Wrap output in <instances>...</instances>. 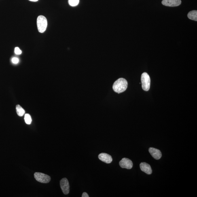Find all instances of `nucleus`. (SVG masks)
Segmentation results:
<instances>
[{
	"label": "nucleus",
	"instance_id": "nucleus-1",
	"mask_svg": "<svg viewBox=\"0 0 197 197\" xmlns=\"http://www.w3.org/2000/svg\"><path fill=\"white\" fill-rule=\"evenodd\" d=\"M128 83L125 79L122 78L117 80L113 83V89L115 92L121 93L125 91L127 88Z\"/></svg>",
	"mask_w": 197,
	"mask_h": 197
},
{
	"label": "nucleus",
	"instance_id": "nucleus-2",
	"mask_svg": "<svg viewBox=\"0 0 197 197\" xmlns=\"http://www.w3.org/2000/svg\"><path fill=\"white\" fill-rule=\"evenodd\" d=\"M48 25V22L46 18L43 16L38 17L37 26L38 29L40 33H43L46 30Z\"/></svg>",
	"mask_w": 197,
	"mask_h": 197
},
{
	"label": "nucleus",
	"instance_id": "nucleus-3",
	"mask_svg": "<svg viewBox=\"0 0 197 197\" xmlns=\"http://www.w3.org/2000/svg\"><path fill=\"white\" fill-rule=\"evenodd\" d=\"M142 88L143 90L148 91L150 88L151 79L149 76L146 72L142 74L141 77Z\"/></svg>",
	"mask_w": 197,
	"mask_h": 197
},
{
	"label": "nucleus",
	"instance_id": "nucleus-4",
	"mask_svg": "<svg viewBox=\"0 0 197 197\" xmlns=\"http://www.w3.org/2000/svg\"><path fill=\"white\" fill-rule=\"evenodd\" d=\"M34 177L37 181L43 183H49L51 180L49 176L40 172H36L34 174Z\"/></svg>",
	"mask_w": 197,
	"mask_h": 197
},
{
	"label": "nucleus",
	"instance_id": "nucleus-5",
	"mask_svg": "<svg viewBox=\"0 0 197 197\" xmlns=\"http://www.w3.org/2000/svg\"><path fill=\"white\" fill-rule=\"evenodd\" d=\"M61 188L64 194L67 195L69 192V181L66 178H63L60 181Z\"/></svg>",
	"mask_w": 197,
	"mask_h": 197
},
{
	"label": "nucleus",
	"instance_id": "nucleus-6",
	"mask_svg": "<svg viewBox=\"0 0 197 197\" xmlns=\"http://www.w3.org/2000/svg\"><path fill=\"white\" fill-rule=\"evenodd\" d=\"M119 165L122 168L130 169L133 166V163L131 160L127 158H124L122 159L119 163Z\"/></svg>",
	"mask_w": 197,
	"mask_h": 197
},
{
	"label": "nucleus",
	"instance_id": "nucleus-7",
	"mask_svg": "<svg viewBox=\"0 0 197 197\" xmlns=\"http://www.w3.org/2000/svg\"><path fill=\"white\" fill-rule=\"evenodd\" d=\"M181 0H163L162 3L165 6L176 7L181 4Z\"/></svg>",
	"mask_w": 197,
	"mask_h": 197
},
{
	"label": "nucleus",
	"instance_id": "nucleus-8",
	"mask_svg": "<svg viewBox=\"0 0 197 197\" xmlns=\"http://www.w3.org/2000/svg\"><path fill=\"white\" fill-rule=\"evenodd\" d=\"M149 151L151 156L156 160H159L162 157V153L159 150L153 147L149 148Z\"/></svg>",
	"mask_w": 197,
	"mask_h": 197
},
{
	"label": "nucleus",
	"instance_id": "nucleus-9",
	"mask_svg": "<svg viewBox=\"0 0 197 197\" xmlns=\"http://www.w3.org/2000/svg\"><path fill=\"white\" fill-rule=\"evenodd\" d=\"M98 158L102 162L107 164L110 163L113 161V158L110 155L105 153H100L98 155Z\"/></svg>",
	"mask_w": 197,
	"mask_h": 197
},
{
	"label": "nucleus",
	"instance_id": "nucleus-10",
	"mask_svg": "<svg viewBox=\"0 0 197 197\" xmlns=\"http://www.w3.org/2000/svg\"><path fill=\"white\" fill-rule=\"evenodd\" d=\"M140 168L142 171L145 172L148 175H151L152 173V170L150 165L146 162H142L140 164Z\"/></svg>",
	"mask_w": 197,
	"mask_h": 197
},
{
	"label": "nucleus",
	"instance_id": "nucleus-11",
	"mask_svg": "<svg viewBox=\"0 0 197 197\" xmlns=\"http://www.w3.org/2000/svg\"><path fill=\"white\" fill-rule=\"evenodd\" d=\"M188 17L191 20L197 21V11L193 10L190 11L188 14Z\"/></svg>",
	"mask_w": 197,
	"mask_h": 197
},
{
	"label": "nucleus",
	"instance_id": "nucleus-12",
	"mask_svg": "<svg viewBox=\"0 0 197 197\" xmlns=\"http://www.w3.org/2000/svg\"><path fill=\"white\" fill-rule=\"evenodd\" d=\"M16 109L17 113L19 116L22 117L25 113V111L20 105L16 106Z\"/></svg>",
	"mask_w": 197,
	"mask_h": 197
},
{
	"label": "nucleus",
	"instance_id": "nucleus-13",
	"mask_svg": "<svg viewBox=\"0 0 197 197\" xmlns=\"http://www.w3.org/2000/svg\"><path fill=\"white\" fill-rule=\"evenodd\" d=\"M24 121L26 124L30 125L31 124L32 122V119L31 116L29 114L26 113L24 117Z\"/></svg>",
	"mask_w": 197,
	"mask_h": 197
},
{
	"label": "nucleus",
	"instance_id": "nucleus-14",
	"mask_svg": "<svg viewBox=\"0 0 197 197\" xmlns=\"http://www.w3.org/2000/svg\"><path fill=\"white\" fill-rule=\"evenodd\" d=\"M79 0H69V5L71 6L75 7L79 4Z\"/></svg>",
	"mask_w": 197,
	"mask_h": 197
},
{
	"label": "nucleus",
	"instance_id": "nucleus-15",
	"mask_svg": "<svg viewBox=\"0 0 197 197\" xmlns=\"http://www.w3.org/2000/svg\"><path fill=\"white\" fill-rule=\"evenodd\" d=\"M15 53L17 54H22V51L18 47H16L15 49Z\"/></svg>",
	"mask_w": 197,
	"mask_h": 197
},
{
	"label": "nucleus",
	"instance_id": "nucleus-16",
	"mask_svg": "<svg viewBox=\"0 0 197 197\" xmlns=\"http://www.w3.org/2000/svg\"><path fill=\"white\" fill-rule=\"evenodd\" d=\"M12 61L13 63L14 64H17L18 63L19 61V60L18 58H12Z\"/></svg>",
	"mask_w": 197,
	"mask_h": 197
},
{
	"label": "nucleus",
	"instance_id": "nucleus-17",
	"mask_svg": "<svg viewBox=\"0 0 197 197\" xmlns=\"http://www.w3.org/2000/svg\"><path fill=\"white\" fill-rule=\"evenodd\" d=\"M82 197H89V196H88V195L87 194V193L85 192L83 193Z\"/></svg>",
	"mask_w": 197,
	"mask_h": 197
},
{
	"label": "nucleus",
	"instance_id": "nucleus-18",
	"mask_svg": "<svg viewBox=\"0 0 197 197\" xmlns=\"http://www.w3.org/2000/svg\"><path fill=\"white\" fill-rule=\"evenodd\" d=\"M29 1L32 2H37L39 1V0H29Z\"/></svg>",
	"mask_w": 197,
	"mask_h": 197
}]
</instances>
